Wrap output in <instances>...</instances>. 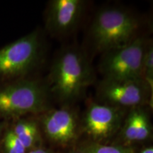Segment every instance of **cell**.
I'll use <instances>...</instances> for the list:
<instances>
[{"label":"cell","mask_w":153,"mask_h":153,"mask_svg":"<svg viewBox=\"0 0 153 153\" xmlns=\"http://www.w3.org/2000/svg\"><path fill=\"white\" fill-rule=\"evenodd\" d=\"M93 74L85 55L73 48L60 53L50 74V90L60 101H76L91 83Z\"/></svg>","instance_id":"cell-1"},{"label":"cell","mask_w":153,"mask_h":153,"mask_svg":"<svg viewBox=\"0 0 153 153\" xmlns=\"http://www.w3.org/2000/svg\"><path fill=\"white\" fill-rule=\"evenodd\" d=\"M138 28V20L128 10L117 7L103 9L91 25V43L96 51L105 53L135 39Z\"/></svg>","instance_id":"cell-2"},{"label":"cell","mask_w":153,"mask_h":153,"mask_svg":"<svg viewBox=\"0 0 153 153\" xmlns=\"http://www.w3.org/2000/svg\"><path fill=\"white\" fill-rule=\"evenodd\" d=\"M48 89L33 80H21L0 88V116L17 117L46 111Z\"/></svg>","instance_id":"cell-3"},{"label":"cell","mask_w":153,"mask_h":153,"mask_svg":"<svg viewBox=\"0 0 153 153\" xmlns=\"http://www.w3.org/2000/svg\"><path fill=\"white\" fill-rule=\"evenodd\" d=\"M148 43L145 38L137 36L123 46L104 53L100 63L104 80L143 79V63Z\"/></svg>","instance_id":"cell-4"},{"label":"cell","mask_w":153,"mask_h":153,"mask_svg":"<svg viewBox=\"0 0 153 153\" xmlns=\"http://www.w3.org/2000/svg\"><path fill=\"white\" fill-rule=\"evenodd\" d=\"M42 49L36 30L0 49V79H14L27 73L40 60Z\"/></svg>","instance_id":"cell-5"},{"label":"cell","mask_w":153,"mask_h":153,"mask_svg":"<svg viewBox=\"0 0 153 153\" xmlns=\"http://www.w3.org/2000/svg\"><path fill=\"white\" fill-rule=\"evenodd\" d=\"M150 93V88L143 79L104 80L99 87L98 94L106 104L120 108L131 107L133 108L145 104Z\"/></svg>","instance_id":"cell-6"},{"label":"cell","mask_w":153,"mask_h":153,"mask_svg":"<svg viewBox=\"0 0 153 153\" xmlns=\"http://www.w3.org/2000/svg\"><path fill=\"white\" fill-rule=\"evenodd\" d=\"M82 0H53L47 9L46 27L53 35H65L72 31L85 9Z\"/></svg>","instance_id":"cell-7"},{"label":"cell","mask_w":153,"mask_h":153,"mask_svg":"<svg viewBox=\"0 0 153 153\" xmlns=\"http://www.w3.org/2000/svg\"><path fill=\"white\" fill-rule=\"evenodd\" d=\"M123 108L106 104L92 102L86 111L85 131L95 140H102L111 136L119 126Z\"/></svg>","instance_id":"cell-8"},{"label":"cell","mask_w":153,"mask_h":153,"mask_svg":"<svg viewBox=\"0 0 153 153\" xmlns=\"http://www.w3.org/2000/svg\"><path fill=\"white\" fill-rule=\"evenodd\" d=\"M41 123L48 137L53 142L65 145L75 138L77 120L71 108L64 107L48 111L42 117Z\"/></svg>","instance_id":"cell-9"},{"label":"cell","mask_w":153,"mask_h":153,"mask_svg":"<svg viewBox=\"0 0 153 153\" xmlns=\"http://www.w3.org/2000/svg\"><path fill=\"white\" fill-rule=\"evenodd\" d=\"M123 135L127 142L145 140L150 135V123L148 114L141 107L133 108L126 118Z\"/></svg>","instance_id":"cell-10"},{"label":"cell","mask_w":153,"mask_h":153,"mask_svg":"<svg viewBox=\"0 0 153 153\" xmlns=\"http://www.w3.org/2000/svg\"><path fill=\"white\" fill-rule=\"evenodd\" d=\"M12 131L20 140L26 150L33 148L39 137L38 125L33 120H19L14 126Z\"/></svg>","instance_id":"cell-11"},{"label":"cell","mask_w":153,"mask_h":153,"mask_svg":"<svg viewBox=\"0 0 153 153\" xmlns=\"http://www.w3.org/2000/svg\"><path fill=\"white\" fill-rule=\"evenodd\" d=\"M143 78L151 90L153 87V47L152 44L148 43L145 50L143 63Z\"/></svg>","instance_id":"cell-12"},{"label":"cell","mask_w":153,"mask_h":153,"mask_svg":"<svg viewBox=\"0 0 153 153\" xmlns=\"http://www.w3.org/2000/svg\"><path fill=\"white\" fill-rule=\"evenodd\" d=\"M4 143L6 153H26L27 150L12 130L6 133Z\"/></svg>","instance_id":"cell-13"},{"label":"cell","mask_w":153,"mask_h":153,"mask_svg":"<svg viewBox=\"0 0 153 153\" xmlns=\"http://www.w3.org/2000/svg\"><path fill=\"white\" fill-rule=\"evenodd\" d=\"M85 151L87 153H128L127 150L121 147L99 143H91L85 149Z\"/></svg>","instance_id":"cell-14"},{"label":"cell","mask_w":153,"mask_h":153,"mask_svg":"<svg viewBox=\"0 0 153 153\" xmlns=\"http://www.w3.org/2000/svg\"><path fill=\"white\" fill-rule=\"evenodd\" d=\"M28 153H51L46 149L43 148H36L32 149Z\"/></svg>","instance_id":"cell-15"},{"label":"cell","mask_w":153,"mask_h":153,"mask_svg":"<svg viewBox=\"0 0 153 153\" xmlns=\"http://www.w3.org/2000/svg\"><path fill=\"white\" fill-rule=\"evenodd\" d=\"M140 153H153L152 147H148V148H143Z\"/></svg>","instance_id":"cell-16"},{"label":"cell","mask_w":153,"mask_h":153,"mask_svg":"<svg viewBox=\"0 0 153 153\" xmlns=\"http://www.w3.org/2000/svg\"><path fill=\"white\" fill-rule=\"evenodd\" d=\"M73 153H87L85 151V150H77V151H75V152H74Z\"/></svg>","instance_id":"cell-17"}]
</instances>
